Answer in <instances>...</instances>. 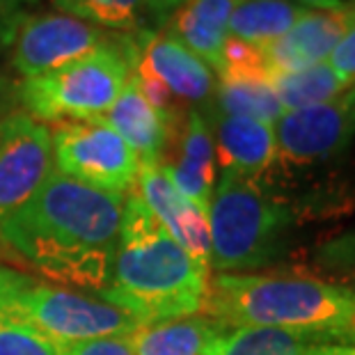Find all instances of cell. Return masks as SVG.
Returning a JSON list of instances; mask_svg holds the SVG:
<instances>
[{
    "instance_id": "1",
    "label": "cell",
    "mask_w": 355,
    "mask_h": 355,
    "mask_svg": "<svg viewBox=\"0 0 355 355\" xmlns=\"http://www.w3.org/2000/svg\"><path fill=\"white\" fill-rule=\"evenodd\" d=\"M126 195L53 170L24 207L0 220V239L37 273L103 291L112 277Z\"/></svg>"
},
{
    "instance_id": "2",
    "label": "cell",
    "mask_w": 355,
    "mask_h": 355,
    "mask_svg": "<svg viewBox=\"0 0 355 355\" xmlns=\"http://www.w3.org/2000/svg\"><path fill=\"white\" fill-rule=\"evenodd\" d=\"M207 291L209 268L161 227L133 191L124 204L115 266L101 300L145 326L202 312Z\"/></svg>"
},
{
    "instance_id": "3",
    "label": "cell",
    "mask_w": 355,
    "mask_h": 355,
    "mask_svg": "<svg viewBox=\"0 0 355 355\" xmlns=\"http://www.w3.org/2000/svg\"><path fill=\"white\" fill-rule=\"evenodd\" d=\"M202 312L227 328H277L321 344H355V291L316 277L218 273Z\"/></svg>"
},
{
    "instance_id": "4",
    "label": "cell",
    "mask_w": 355,
    "mask_h": 355,
    "mask_svg": "<svg viewBox=\"0 0 355 355\" xmlns=\"http://www.w3.org/2000/svg\"><path fill=\"white\" fill-rule=\"evenodd\" d=\"M293 214L259 179L223 172L209 207L211 266L243 273L270 263L284 243Z\"/></svg>"
},
{
    "instance_id": "5",
    "label": "cell",
    "mask_w": 355,
    "mask_h": 355,
    "mask_svg": "<svg viewBox=\"0 0 355 355\" xmlns=\"http://www.w3.org/2000/svg\"><path fill=\"white\" fill-rule=\"evenodd\" d=\"M138 64V40H115L60 69L26 78L19 101L37 122H87L112 108Z\"/></svg>"
},
{
    "instance_id": "6",
    "label": "cell",
    "mask_w": 355,
    "mask_h": 355,
    "mask_svg": "<svg viewBox=\"0 0 355 355\" xmlns=\"http://www.w3.org/2000/svg\"><path fill=\"white\" fill-rule=\"evenodd\" d=\"M0 321L26 326L55 344L131 335L140 326L105 300L42 284L5 266H0Z\"/></svg>"
},
{
    "instance_id": "7",
    "label": "cell",
    "mask_w": 355,
    "mask_h": 355,
    "mask_svg": "<svg viewBox=\"0 0 355 355\" xmlns=\"http://www.w3.org/2000/svg\"><path fill=\"white\" fill-rule=\"evenodd\" d=\"M58 172L99 191L131 195L140 158L101 117L87 122H60L53 128Z\"/></svg>"
},
{
    "instance_id": "8",
    "label": "cell",
    "mask_w": 355,
    "mask_h": 355,
    "mask_svg": "<svg viewBox=\"0 0 355 355\" xmlns=\"http://www.w3.org/2000/svg\"><path fill=\"white\" fill-rule=\"evenodd\" d=\"M355 138V83L335 99L284 112L275 122V165L314 168L344 154Z\"/></svg>"
},
{
    "instance_id": "9",
    "label": "cell",
    "mask_w": 355,
    "mask_h": 355,
    "mask_svg": "<svg viewBox=\"0 0 355 355\" xmlns=\"http://www.w3.org/2000/svg\"><path fill=\"white\" fill-rule=\"evenodd\" d=\"M53 172V135L28 112L0 119V220L21 209Z\"/></svg>"
},
{
    "instance_id": "10",
    "label": "cell",
    "mask_w": 355,
    "mask_h": 355,
    "mask_svg": "<svg viewBox=\"0 0 355 355\" xmlns=\"http://www.w3.org/2000/svg\"><path fill=\"white\" fill-rule=\"evenodd\" d=\"M115 40L105 30L67 14H33L12 44V67L24 78L76 62Z\"/></svg>"
},
{
    "instance_id": "11",
    "label": "cell",
    "mask_w": 355,
    "mask_h": 355,
    "mask_svg": "<svg viewBox=\"0 0 355 355\" xmlns=\"http://www.w3.org/2000/svg\"><path fill=\"white\" fill-rule=\"evenodd\" d=\"M135 193L161 227L202 266H211L209 216L181 195L161 163L140 161Z\"/></svg>"
},
{
    "instance_id": "12",
    "label": "cell",
    "mask_w": 355,
    "mask_h": 355,
    "mask_svg": "<svg viewBox=\"0 0 355 355\" xmlns=\"http://www.w3.org/2000/svg\"><path fill=\"white\" fill-rule=\"evenodd\" d=\"M355 10L323 12L305 10V14L286 33L263 49L268 76L293 73L326 62L339 40L349 30Z\"/></svg>"
},
{
    "instance_id": "13",
    "label": "cell",
    "mask_w": 355,
    "mask_h": 355,
    "mask_svg": "<svg viewBox=\"0 0 355 355\" xmlns=\"http://www.w3.org/2000/svg\"><path fill=\"white\" fill-rule=\"evenodd\" d=\"M135 40H138L135 69L161 80L175 99L200 103L214 94V71L175 37L145 28L135 33Z\"/></svg>"
},
{
    "instance_id": "14",
    "label": "cell",
    "mask_w": 355,
    "mask_h": 355,
    "mask_svg": "<svg viewBox=\"0 0 355 355\" xmlns=\"http://www.w3.org/2000/svg\"><path fill=\"white\" fill-rule=\"evenodd\" d=\"M140 161L163 163V154L168 152L172 138L177 135L179 115L156 110L140 92L135 71L124 85L122 94L112 103V108L101 117Z\"/></svg>"
},
{
    "instance_id": "15",
    "label": "cell",
    "mask_w": 355,
    "mask_h": 355,
    "mask_svg": "<svg viewBox=\"0 0 355 355\" xmlns=\"http://www.w3.org/2000/svg\"><path fill=\"white\" fill-rule=\"evenodd\" d=\"M161 165L177 191L209 216L216 184V147L214 133L198 110L188 115L184 128L179 126V158Z\"/></svg>"
},
{
    "instance_id": "16",
    "label": "cell",
    "mask_w": 355,
    "mask_h": 355,
    "mask_svg": "<svg viewBox=\"0 0 355 355\" xmlns=\"http://www.w3.org/2000/svg\"><path fill=\"white\" fill-rule=\"evenodd\" d=\"M214 147L223 172L259 179L275 165V124L220 115L216 119Z\"/></svg>"
},
{
    "instance_id": "17",
    "label": "cell",
    "mask_w": 355,
    "mask_h": 355,
    "mask_svg": "<svg viewBox=\"0 0 355 355\" xmlns=\"http://www.w3.org/2000/svg\"><path fill=\"white\" fill-rule=\"evenodd\" d=\"M232 10V0H186L168 14L165 33L195 53L209 69L220 71Z\"/></svg>"
},
{
    "instance_id": "18",
    "label": "cell",
    "mask_w": 355,
    "mask_h": 355,
    "mask_svg": "<svg viewBox=\"0 0 355 355\" xmlns=\"http://www.w3.org/2000/svg\"><path fill=\"white\" fill-rule=\"evenodd\" d=\"M225 328L214 319L181 316L138 326L131 337L135 355H204Z\"/></svg>"
},
{
    "instance_id": "19",
    "label": "cell",
    "mask_w": 355,
    "mask_h": 355,
    "mask_svg": "<svg viewBox=\"0 0 355 355\" xmlns=\"http://www.w3.org/2000/svg\"><path fill=\"white\" fill-rule=\"evenodd\" d=\"M307 7L293 0H243L230 14V37L266 49L303 17Z\"/></svg>"
},
{
    "instance_id": "20",
    "label": "cell",
    "mask_w": 355,
    "mask_h": 355,
    "mask_svg": "<svg viewBox=\"0 0 355 355\" xmlns=\"http://www.w3.org/2000/svg\"><path fill=\"white\" fill-rule=\"evenodd\" d=\"M312 337L277 328H225L204 355H312Z\"/></svg>"
},
{
    "instance_id": "21",
    "label": "cell",
    "mask_w": 355,
    "mask_h": 355,
    "mask_svg": "<svg viewBox=\"0 0 355 355\" xmlns=\"http://www.w3.org/2000/svg\"><path fill=\"white\" fill-rule=\"evenodd\" d=\"M270 87H273L277 101L282 103L284 112H291L335 99L337 94L349 89V83L339 76L328 62H321L303 71L273 76Z\"/></svg>"
},
{
    "instance_id": "22",
    "label": "cell",
    "mask_w": 355,
    "mask_h": 355,
    "mask_svg": "<svg viewBox=\"0 0 355 355\" xmlns=\"http://www.w3.org/2000/svg\"><path fill=\"white\" fill-rule=\"evenodd\" d=\"M216 105L220 115L268 124H275L284 115L270 83L261 78H220L216 85Z\"/></svg>"
},
{
    "instance_id": "23",
    "label": "cell",
    "mask_w": 355,
    "mask_h": 355,
    "mask_svg": "<svg viewBox=\"0 0 355 355\" xmlns=\"http://www.w3.org/2000/svg\"><path fill=\"white\" fill-rule=\"evenodd\" d=\"M53 5L67 17L80 19L101 30H145V0H53Z\"/></svg>"
},
{
    "instance_id": "24",
    "label": "cell",
    "mask_w": 355,
    "mask_h": 355,
    "mask_svg": "<svg viewBox=\"0 0 355 355\" xmlns=\"http://www.w3.org/2000/svg\"><path fill=\"white\" fill-rule=\"evenodd\" d=\"M0 355H62L60 344L40 332L10 321H0Z\"/></svg>"
},
{
    "instance_id": "25",
    "label": "cell",
    "mask_w": 355,
    "mask_h": 355,
    "mask_svg": "<svg viewBox=\"0 0 355 355\" xmlns=\"http://www.w3.org/2000/svg\"><path fill=\"white\" fill-rule=\"evenodd\" d=\"M40 0H0V53L17 40L21 26L33 17Z\"/></svg>"
},
{
    "instance_id": "26",
    "label": "cell",
    "mask_w": 355,
    "mask_h": 355,
    "mask_svg": "<svg viewBox=\"0 0 355 355\" xmlns=\"http://www.w3.org/2000/svg\"><path fill=\"white\" fill-rule=\"evenodd\" d=\"M60 351H62V355H135V346L131 335H112L73 344H60Z\"/></svg>"
},
{
    "instance_id": "27",
    "label": "cell",
    "mask_w": 355,
    "mask_h": 355,
    "mask_svg": "<svg viewBox=\"0 0 355 355\" xmlns=\"http://www.w3.org/2000/svg\"><path fill=\"white\" fill-rule=\"evenodd\" d=\"M328 64L342 76L349 85L355 83V17L351 21L349 30L344 33V37L339 40L335 51L330 53Z\"/></svg>"
},
{
    "instance_id": "28",
    "label": "cell",
    "mask_w": 355,
    "mask_h": 355,
    "mask_svg": "<svg viewBox=\"0 0 355 355\" xmlns=\"http://www.w3.org/2000/svg\"><path fill=\"white\" fill-rule=\"evenodd\" d=\"M321 254L326 266L351 270V275H355V232H349L344 236L330 241Z\"/></svg>"
},
{
    "instance_id": "29",
    "label": "cell",
    "mask_w": 355,
    "mask_h": 355,
    "mask_svg": "<svg viewBox=\"0 0 355 355\" xmlns=\"http://www.w3.org/2000/svg\"><path fill=\"white\" fill-rule=\"evenodd\" d=\"M307 10H323V12H349L355 10V0H293Z\"/></svg>"
},
{
    "instance_id": "30",
    "label": "cell",
    "mask_w": 355,
    "mask_h": 355,
    "mask_svg": "<svg viewBox=\"0 0 355 355\" xmlns=\"http://www.w3.org/2000/svg\"><path fill=\"white\" fill-rule=\"evenodd\" d=\"M17 96H19V89L12 87L10 83L0 76V119L12 112V105L17 101Z\"/></svg>"
},
{
    "instance_id": "31",
    "label": "cell",
    "mask_w": 355,
    "mask_h": 355,
    "mask_svg": "<svg viewBox=\"0 0 355 355\" xmlns=\"http://www.w3.org/2000/svg\"><path fill=\"white\" fill-rule=\"evenodd\" d=\"M181 3H186V0H145L147 10L152 12L154 17H158V19H163V17H168V14H172Z\"/></svg>"
},
{
    "instance_id": "32",
    "label": "cell",
    "mask_w": 355,
    "mask_h": 355,
    "mask_svg": "<svg viewBox=\"0 0 355 355\" xmlns=\"http://www.w3.org/2000/svg\"><path fill=\"white\" fill-rule=\"evenodd\" d=\"M312 355H355V344H314Z\"/></svg>"
},
{
    "instance_id": "33",
    "label": "cell",
    "mask_w": 355,
    "mask_h": 355,
    "mask_svg": "<svg viewBox=\"0 0 355 355\" xmlns=\"http://www.w3.org/2000/svg\"><path fill=\"white\" fill-rule=\"evenodd\" d=\"M349 286L355 291V275H351V284H349Z\"/></svg>"
},
{
    "instance_id": "34",
    "label": "cell",
    "mask_w": 355,
    "mask_h": 355,
    "mask_svg": "<svg viewBox=\"0 0 355 355\" xmlns=\"http://www.w3.org/2000/svg\"><path fill=\"white\" fill-rule=\"evenodd\" d=\"M232 3H243V0H232Z\"/></svg>"
}]
</instances>
